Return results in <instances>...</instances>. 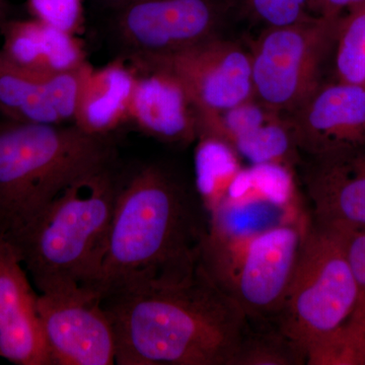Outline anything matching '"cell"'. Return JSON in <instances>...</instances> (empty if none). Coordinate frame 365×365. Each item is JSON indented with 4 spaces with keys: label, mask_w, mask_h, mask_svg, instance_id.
Masks as SVG:
<instances>
[{
    "label": "cell",
    "mask_w": 365,
    "mask_h": 365,
    "mask_svg": "<svg viewBox=\"0 0 365 365\" xmlns=\"http://www.w3.org/2000/svg\"><path fill=\"white\" fill-rule=\"evenodd\" d=\"M116 364L234 365L249 321L200 259L106 295Z\"/></svg>",
    "instance_id": "1"
},
{
    "label": "cell",
    "mask_w": 365,
    "mask_h": 365,
    "mask_svg": "<svg viewBox=\"0 0 365 365\" xmlns=\"http://www.w3.org/2000/svg\"><path fill=\"white\" fill-rule=\"evenodd\" d=\"M199 197L167 168L121 174L100 265L88 290L101 299L200 259L207 228Z\"/></svg>",
    "instance_id": "2"
},
{
    "label": "cell",
    "mask_w": 365,
    "mask_h": 365,
    "mask_svg": "<svg viewBox=\"0 0 365 365\" xmlns=\"http://www.w3.org/2000/svg\"><path fill=\"white\" fill-rule=\"evenodd\" d=\"M114 160L78 178L30 225L7 237L39 294L88 289L93 282L121 179Z\"/></svg>",
    "instance_id": "3"
},
{
    "label": "cell",
    "mask_w": 365,
    "mask_h": 365,
    "mask_svg": "<svg viewBox=\"0 0 365 365\" xmlns=\"http://www.w3.org/2000/svg\"><path fill=\"white\" fill-rule=\"evenodd\" d=\"M309 222L304 216L276 220L250 208L208 218L201 263L249 322H275Z\"/></svg>",
    "instance_id": "4"
},
{
    "label": "cell",
    "mask_w": 365,
    "mask_h": 365,
    "mask_svg": "<svg viewBox=\"0 0 365 365\" xmlns=\"http://www.w3.org/2000/svg\"><path fill=\"white\" fill-rule=\"evenodd\" d=\"M114 160L107 137L74 124L0 122V232L18 235L72 182Z\"/></svg>",
    "instance_id": "5"
},
{
    "label": "cell",
    "mask_w": 365,
    "mask_h": 365,
    "mask_svg": "<svg viewBox=\"0 0 365 365\" xmlns=\"http://www.w3.org/2000/svg\"><path fill=\"white\" fill-rule=\"evenodd\" d=\"M356 302V285L344 232L309 220L276 329L304 364L307 345L344 324Z\"/></svg>",
    "instance_id": "6"
},
{
    "label": "cell",
    "mask_w": 365,
    "mask_h": 365,
    "mask_svg": "<svg viewBox=\"0 0 365 365\" xmlns=\"http://www.w3.org/2000/svg\"><path fill=\"white\" fill-rule=\"evenodd\" d=\"M339 19L311 16L265 28L250 50L255 98L284 115L307 100L321 85Z\"/></svg>",
    "instance_id": "7"
},
{
    "label": "cell",
    "mask_w": 365,
    "mask_h": 365,
    "mask_svg": "<svg viewBox=\"0 0 365 365\" xmlns=\"http://www.w3.org/2000/svg\"><path fill=\"white\" fill-rule=\"evenodd\" d=\"M232 0H134L116 11L115 32L128 59L158 58L220 37Z\"/></svg>",
    "instance_id": "8"
},
{
    "label": "cell",
    "mask_w": 365,
    "mask_h": 365,
    "mask_svg": "<svg viewBox=\"0 0 365 365\" xmlns=\"http://www.w3.org/2000/svg\"><path fill=\"white\" fill-rule=\"evenodd\" d=\"M131 61L172 72L188 91L198 116L255 98L251 52L222 36L167 56Z\"/></svg>",
    "instance_id": "9"
},
{
    "label": "cell",
    "mask_w": 365,
    "mask_h": 365,
    "mask_svg": "<svg viewBox=\"0 0 365 365\" xmlns=\"http://www.w3.org/2000/svg\"><path fill=\"white\" fill-rule=\"evenodd\" d=\"M38 312L52 365L116 364L114 326L95 292L39 294Z\"/></svg>",
    "instance_id": "10"
},
{
    "label": "cell",
    "mask_w": 365,
    "mask_h": 365,
    "mask_svg": "<svg viewBox=\"0 0 365 365\" xmlns=\"http://www.w3.org/2000/svg\"><path fill=\"white\" fill-rule=\"evenodd\" d=\"M295 143L309 158L365 144V86L321 83L287 115Z\"/></svg>",
    "instance_id": "11"
},
{
    "label": "cell",
    "mask_w": 365,
    "mask_h": 365,
    "mask_svg": "<svg viewBox=\"0 0 365 365\" xmlns=\"http://www.w3.org/2000/svg\"><path fill=\"white\" fill-rule=\"evenodd\" d=\"M199 136L225 143L254 167L280 165L289 170L299 162L287 115L256 98L227 111L199 115Z\"/></svg>",
    "instance_id": "12"
},
{
    "label": "cell",
    "mask_w": 365,
    "mask_h": 365,
    "mask_svg": "<svg viewBox=\"0 0 365 365\" xmlns=\"http://www.w3.org/2000/svg\"><path fill=\"white\" fill-rule=\"evenodd\" d=\"M39 294L16 249L0 232V357L16 365H52L39 312Z\"/></svg>",
    "instance_id": "13"
},
{
    "label": "cell",
    "mask_w": 365,
    "mask_h": 365,
    "mask_svg": "<svg viewBox=\"0 0 365 365\" xmlns=\"http://www.w3.org/2000/svg\"><path fill=\"white\" fill-rule=\"evenodd\" d=\"M91 66L66 73H35L19 68L0 53V113L13 121L73 123L78 93Z\"/></svg>",
    "instance_id": "14"
},
{
    "label": "cell",
    "mask_w": 365,
    "mask_h": 365,
    "mask_svg": "<svg viewBox=\"0 0 365 365\" xmlns=\"http://www.w3.org/2000/svg\"><path fill=\"white\" fill-rule=\"evenodd\" d=\"M304 184L314 222L334 228L365 227V144L309 158Z\"/></svg>",
    "instance_id": "15"
},
{
    "label": "cell",
    "mask_w": 365,
    "mask_h": 365,
    "mask_svg": "<svg viewBox=\"0 0 365 365\" xmlns=\"http://www.w3.org/2000/svg\"><path fill=\"white\" fill-rule=\"evenodd\" d=\"M131 62L137 76L129 120L162 143L188 145L196 141L198 111L181 81L162 67Z\"/></svg>",
    "instance_id": "16"
},
{
    "label": "cell",
    "mask_w": 365,
    "mask_h": 365,
    "mask_svg": "<svg viewBox=\"0 0 365 365\" xmlns=\"http://www.w3.org/2000/svg\"><path fill=\"white\" fill-rule=\"evenodd\" d=\"M0 53L11 64L35 73H66L88 63L83 43L38 19L4 21L0 28Z\"/></svg>",
    "instance_id": "17"
},
{
    "label": "cell",
    "mask_w": 365,
    "mask_h": 365,
    "mask_svg": "<svg viewBox=\"0 0 365 365\" xmlns=\"http://www.w3.org/2000/svg\"><path fill=\"white\" fill-rule=\"evenodd\" d=\"M137 72L124 58L91 66L79 90L73 124L91 135L107 137L129 120Z\"/></svg>",
    "instance_id": "18"
},
{
    "label": "cell",
    "mask_w": 365,
    "mask_h": 365,
    "mask_svg": "<svg viewBox=\"0 0 365 365\" xmlns=\"http://www.w3.org/2000/svg\"><path fill=\"white\" fill-rule=\"evenodd\" d=\"M197 143L196 193L208 215L227 199L242 170L237 153L225 143L206 136Z\"/></svg>",
    "instance_id": "19"
},
{
    "label": "cell",
    "mask_w": 365,
    "mask_h": 365,
    "mask_svg": "<svg viewBox=\"0 0 365 365\" xmlns=\"http://www.w3.org/2000/svg\"><path fill=\"white\" fill-rule=\"evenodd\" d=\"M333 49L338 81L365 86V4L340 16Z\"/></svg>",
    "instance_id": "20"
},
{
    "label": "cell",
    "mask_w": 365,
    "mask_h": 365,
    "mask_svg": "<svg viewBox=\"0 0 365 365\" xmlns=\"http://www.w3.org/2000/svg\"><path fill=\"white\" fill-rule=\"evenodd\" d=\"M309 365H365V330L346 321L307 345Z\"/></svg>",
    "instance_id": "21"
},
{
    "label": "cell",
    "mask_w": 365,
    "mask_h": 365,
    "mask_svg": "<svg viewBox=\"0 0 365 365\" xmlns=\"http://www.w3.org/2000/svg\"><path fill=\"white\" fill-rule=\"evenodd\" d=\"M304 364L292 345L276 329L274 332L252 333L250 326L234 361V365Z\"/></svg>",
    "instance_id": "22"
},
{
    "label": "cell",
    "mask_w": 365,
    "mask_h": 365,
    "mask_svg": "<svg viewBox=\"0 0 365 365\" xmlns=\"http://www.w3.org/2000/svg\"><path fill=\"white\" fill-rule=\"evenodd\" d=\"M237 13L266 28L292 25L311 18L309 0H232Z\"/></svg>",
    "instance_id": "23"
},
{
    "label": "cell",
    "mask_w": 365,
    "mask_h": 365,
    "mask_svg": "<svg viewBox=\"0 0 365 365\" xmlns=\"http://www.w3.org/2000/svg\"><path fill=\"white\" fill-rule=\"evenodd\" d=\"M339 230L344 232L346 252L356 285V302L347 321L365 330V227Z\"/></svg>",
    "instance_id": "24"
},
{
    "label": "cell",
    "mask_w": 365,
    "mask_h": 365,
    "mask_svg": "<svg viewBox=\"0 0 365 365\" xmlns=\"http://www.w3.org/2000/svg\"><path fill=\"white\" fill-rule=\"evenodd\" d=\"M34 18L76 34L83 21V0H28Z\"/></svg>",
    "instance_id": "25"
},
{
    "label": "cell",
    "mask_w": 365,
    "mask_h": 365,
    "mask_svg": "<svg viewBox=\"0 0 365 365\" xmlns=\"http://www.w3.org/2000/svg\"><path fill=\"white\" fill-rule=\"evenodd\" d=\"M365 4V0H309V13L322 18H339L345 11Z\"/></svg>",
    "instance_id": "26"
},
{
    "label": "cell",
    "mask_w": 365,
    "mask_h": 365,
    "mask_svg": "<svg viewBox=\"0 0 365 365\" xmlns=\"http://www.w3.org/2000/svg\"><path fill=\"white\" fill-rule=\"evenodd\" d=\"M101 4L108 7V9H113V11H119L122 7L127 6V4H130V2L134 1V0H98Z\"/></svg>",
    "instance_id": "27"
},
{
    "label": "cell",
    "mask_w": 365,
    "mask_h": 365,
    "mask_svg": "<svg viewBox=\"0 0 365 365\" xmlns=\"http://www.w3.org/2000/svg\"><path fill=\"white\" fill-rule=\"evenodd\" d=\"M6 6L2 0H0V28L4 25V21H6Z\"/></svg>",
    "instance_id": "28"
}]
</instances>
